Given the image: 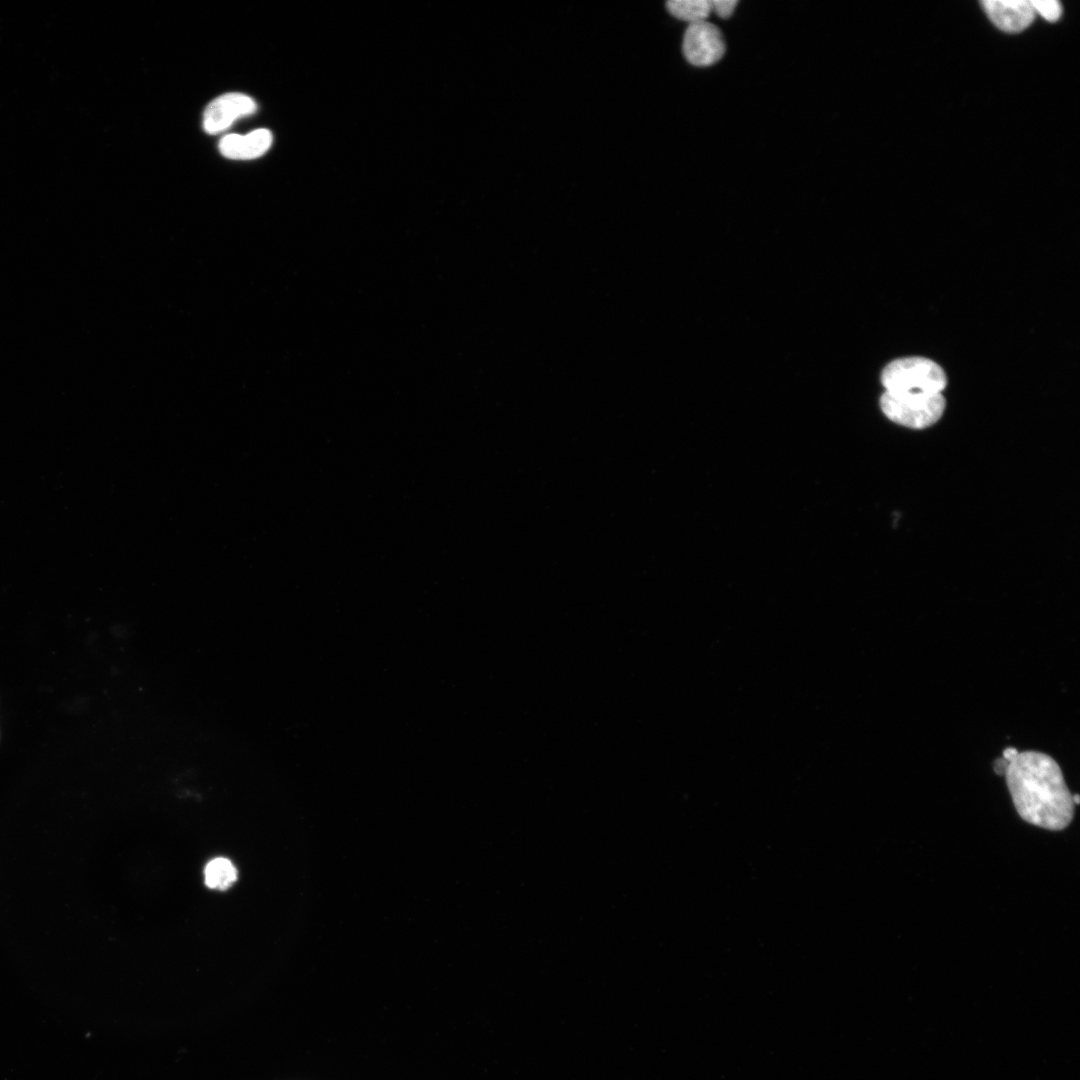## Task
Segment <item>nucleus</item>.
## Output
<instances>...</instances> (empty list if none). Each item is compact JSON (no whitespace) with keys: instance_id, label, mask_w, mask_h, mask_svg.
<instances>
[{"instance_id":"3","label":"nucleus","mask_w":1080,"mask_h":1080,"mask_svg":"<svg viewBox=\"0 0 1080 1080\" xmlns=\"http://www.w3.org/2000/svg\"><path fill=\"white\" fill-rule=\"evenodd\" d=\"M945 398L941 393H891L880 399L883 413L893 422L913 429H923L942 416Z\"/></svg>"},{"instance_id":"10","label":"nucleus","mask_w":1080,"mask_h":1080,"mask_svg":"<svg viewBox=\"0 0 1080 1080\" xmlns=\"http://www.w3.org/2000/svg\"><path fill=\"white\" fill-rule=\"evenodd\" d=\"M1035 15L1039 14L1048 22H1056L1062 15V6L1057 0H1030Z\"/></svg>"},{"instance_id":"2","label":"nucleus","mask_w":1080,"mask_h":1080,"mask_svg":"<svg viewBox=\"0 0 1080 1080\" xmlns=\"http://www.w3.org/2000/svg\"><path fill=\"white\" fill-rule=\"evenodd\" d=\"M881 381L891 393H941L947 384L943 369L923 357L892 361L884 368Z\"/></svg>"},{"instance_id":"11","label":"nucleus","mask_w":1080,"mask_h":1080,"mask_svg":"<svg viewBox=\"0 0 1080 1080\" xmlns=\"http://www.w3.org/2000/svg\"><path fill=\"white\" fill-rule=\"evenodd\" d=\"M710 3H711V10L714 11L719 17L728 18L733 14V12L735 10V7L738 4V1L737 0H710Z\"/></svg>"},{"instance_id":"6","label":"nucleus","mask_w":1080,"mask_h":1080,"mask_svg":"<svg viewBox=\"0 0 1080 1080\" xmlns=\"http://www.w3.org/2000/svg\"><path fill=\"white\" fill-rule=\"evenodd\" d=\"M982 6L990 21L1006 33L1022 32L1036 17L1030 0H985Z\"/></svg>"},{"instance_id":"12","label":"nucleus","mask_w":1080,"mask_h":1080,"mask_svg":"<svg viewBox=\"0 0 1080 1080\" xmlns=\"http://www.w3.org/2000/svg\"><path fill=\"white\" fill-rule=\"evenodd\" d=\"M1008 763L1009 762L1006 759H1004L1003 757L996 759L994 761V764H993L994 771L996 772V774L1004 775Z\"/></svg>"},{"instance_id":"13","label":"nucleus","mask_w":1080,"mask_h":1080,"mask_svg":"<svg viewBox=\"0 0 1080 1080\" xmlns=\"http://www.w3.org/2000/svg\"><path fill=\"white\" fill-rule=\"evenodd\" d=\"M1018 753H1019V751H1018V750H1017L1016 748H1014V747H1007V748H1005V749L1003 750V754H1002V757H1003L1004 759H1006V760H1007V761L1009 762V761H1010V760H1012V759H1013V758H1014V757H1015V756H1016V755H1017Z\"/></svg>"},{"instance_id":"7","label":"nucleus","mask_w":1080,"mask_h":1080,"mask_svg":"<svg viewBox=\"0 0 1080 1080\" xmlns=\"http://www.w3.org/2000/svg\"><path fill=\"white\" fill-rule=\"evenodd\" d=\"M272 134L267 129H257L246 135L229 134L219 142L222 155L230 159L248 160L262 156L272 144Z\"/></svg>"},{"instance_id":"4","label":"nucleus","mask_w":1080,"mask_h":1080,"mask_svg":"<svg viewBox=\"0 0 1080 1080\" xmlns=\"http://www.w3.org/2000/svg\"><path fill=\"white\" fill-rule=\"evenodd\" d=\"M726 44L721 30L709 21L690 23L684 33L682 52L692 65L706 67L718 62Z\"/></svg>"},{"instance_id":"14","label":"nucleus","mask_w":1080,"mask_h":1080,"mask_svg":"<svg viewBox=\"0 0 1080 1080\" xmlns=\"http://www.w3.org/2000/svg\"><path fill=\"white\" fill-rule=\"evenodd\" d=\"M1072 800H1073L1074 804H1078L1079 803V795L1078 794L1072 795Z\"/></svg>"},{"instance_id":"8","label":"nucleus","mask_w":1080,"mask_h":1080,"mask_svg":"<svg viewBox=\"0 0 1080 1080\" xmlns=\"http://www.w3.org/2000/svg\"><path fill=\"white\" fill-rule=\"evenodd\" d=\"M665 5L672 16L689 24L706 20L712 12L710 0H669Z\"/></svg>"},{"instance_id":"9","label":"nucleus","mask_w":1080,"mask_h":1080,"mask_svg":"<svg viewBox=\"0 0 1080 1080\" xmlns=\"http://www.w3.org/2000/svg\"><path fill=\"white\" fill-rule=\"evenodd\" d=\"M204 875L209 888L225 890L236 881L237 871L230 860L219 857L207 864Z\"/></svg>"},{"instance_id":"5","label":"nucleus","mask_w":1080,"mask_h":1080,"mask_svg":"<svg viewBox=\"0 0 1080 1080\" xmlns=\"http://www.w3.org/2000/svg\"><path fill=\"white\" fill-rule=\"evenodd\" d=\"M255 101L241 93H227L208 104L203 115V128L209 134L226 130L232 123L243 116L255 112Z\"/></svg>"},{"instance_id":"1","label":"nucleus","mask_w":1080,"mask_h":1080,"mask_svg":"<svg viewBox=\"0 0 1080 1080\" xmlns=\"http://www.w3.org/2000/svg\"><path fill=\"white\" fill-rule=\"evenodd\" d=\"M1007 786L1018 814L1048 830L1065 829L1075 804L1058 763L1038 751L1019 752L1005 770Z\"/></svg>"}]
</instances>
